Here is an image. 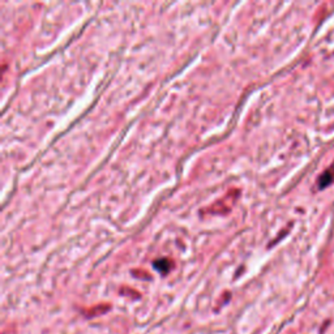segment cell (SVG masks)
<instances>
[{
  "label": "cell",
  "mask_w": 334,
  "mask_h": 334,
  "mask_svg": "<svg viewBox=\"0 0 334 334\" xmlns=\"http://www.w3.org/2000/svg\"><path fill=\"white\" fill-rule=\"evenodd\" d=\"M333 182H334V164L331 167H329L328 170H325L321 175L319 176L317 187H319V190H324V188L330 185Z\"/></svg>",
  "instance_id": "2"
},
{
  "label": "cell",
  "mask_w": 334,
  "mask_h": 334,
  "mask_svg": "<svg viewBox=\"0 0 334 334\" xmlns=\"http://www.w3.org/2000/svg\"><path fill=\"white\" fill-rule=\"evenodd\" d=\"M230 197V191L226 193V196L222 197L221 200L214 202L213 205H211L209 207H206V213L209 214H219V216H223V214H227L228 212L231 211V204H225L226 201Z\"/></svg>",
  "instance_id": "1"
},
{
  "label": "cell",
  "mask_w": 334,
  "mask_h": 334,
  "mask_svg": "<svg viewBox=\"0 0 334 334\" xmlns=\"http://www.w3.org/2000/svg\"><path fill=\"white\" fill-rule=\"evenodd\" d=\"M174 262L173 260L170 259H159L154 262V268L157 269L158 272H161L162 274H167L169 272L173 269Z\"/></svg>",
  "instance_id": "3"
}]
</instances>
